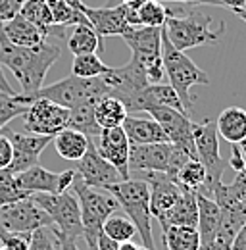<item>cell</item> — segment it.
<instances>
[{
  "instance_id": "cell-11",
  "label": "cell",
  "mask_w": 246,
  "mask_h": 250,
  "mask_svg": "<svg viewBox=\"0 0 246 250\" xmlns=\"http://www.w3.org/2000/svg\"><path fill=\"white\" fill-rule=\"evenodd\" d=\"M69 110L62 108L48 98H31L23 112V127L33 135L54 137L67 127Z\"/></svg>"
},
{
  "instance_id": "cell-8",
  "label": "cell",
  "mask_w": 246,
  "mask_h": 250,
  "mask_svg": "<svg viewBox=\"0 0 246 250\" xmlns=\"http://www.w3.org/2000/svg\"><path fill=\"white\" fill-rule=\"evenodd\" d=\"M162 29L164 27H131L122 39L131 48V56L143 63L150 83H162L165 69L162 60Z\"/></svg>"
},
{
  "instance_id": "cell-24",
  "label": "cell",
  "mask_w": 246,
  "mask_h": 250,
  "mask_svg": "<svg viewBox=\"0 0 246 250\" xmlns=\"http://www.w3.org/2000/svg\"><path fill=\"white\" fill-rule=\"evenodd\" d=\"M20 16H23L27 21L37 25L39 29H42L48 37L65 39V27H60L54 23L48 0H25V4L20 10Z\"/></svg>"
},
{
  "instance_id": "cell-32",
  "label": "cell",
  "mask_w": 246,
  "mask_h": 250,
  "mask_svg": "<svg viewBox=\"0 0 246 250\" xmlns=\"http://www.w3.org/2000/svg\"><path fill=\"white\" fill-rule=\"evenodd\" d=\"M67 48L73 56L94 54L104 50V42L91 25H73V31L67 37Z\"/></svg>"
},
{
  "instance_id": "cell-6",
  "label": "cell",
  "mask_w": 246,
  "mask_h": 250,
  "mask_svg": "<svg viewBox=\"0 0 246 250\" xmlns=\"http://www.w3.org/2000/svg\"><path fill=\"white\" fill-rule=\"evenodd\" d=\"M106 94H110V89L102 81V75L92 77V79H83V77H77L71 73V75L63 77L62 81L52 83V85H42L41 89H37L31 94L18 93L16 100L20 104L27 106V100H31V98H48L62 108L71 110L73 106H77L79 102H83L91 96H106Z\"/></svg>"
},
{
  "instance_id": "cell-50",
  "label": "cell",
  "mask_w": 246,
  "mask_h": 250,
  "mask_svg": "<svg viewBox=\"0 0 246 250\" xmlns=\"http://www.w3.org/2000/svg\"><path fill=\"white\" fill-rule=\"evenodd\" d=\"M0 91H4V93H10V94H16V91L10 87V83L6 81V75H4V69H2V65H0Z\"/></svg>"
},
{
  "instance_id": "cell-56",
  "label": "cell",
  "mask_w": 246,
  "mask_h": 250,
  "mask_svg": "<svg viewBox=\"0 0 246 250\" xmlns=\"http://www.w3.org/2000/svg\"><path fill=\"white\" fill-rule=\"evenodd\" d=\"M0 250H2V249H0Z\"/></svg>"
},
{
  "instance_id": "cell-38",
  "label": "cell",
  "mask_w": 246,
  "mask_h": 250,
  "mask_svg": "<svg viewBox=\"0 0 246 250\" xmlns=\"http://www.w3.org/2000/svg\"><path fill=\"white\" fill-rule=\"evenodd\" d=\"M16 94L0 91V131L10 124L12 120L23 116V112H25V108H27L25 104H20V102L16 100Z\"/></svg>"
},
{
  "instance_id": "cell-7",
  "label": "cell",
  "mask_w": 246,
  "mask_h": 250,
  "mask_svg": "<svg viewBox=\"0 0 246 250\" xmlns=\"http://www.w3.org/2000/svg\"><path fill=\"white\" fill-rule=\"evenodd\" d=\"M33 202L39 204L52 219V227L69 239L83 237V221H81V210L75 192L65 190L60 194H48V192H35L31 194Z\"/></svg>"
},
{
  "instance_id": "cell-29",
  "label": "cell",
  "mask_w": 246,
  "mask_h": 250,
  "mask_svg": "<svg viewBox=\"0 0 246 250\" xmlns=\"http://www.w3.org/2000/svg\"><path fill=\"white\" fill-rule=\"evenodd\" d=\"M52 141H54L56 152H58L63 160L77 162V160H81L83 154L87 152L89 143H91V137H87V135H83V133H79V131H75V129L65 127L58 135H54Z\"/></svg>"
},
{
  "instance_id": "cell-17",
  "label": "cell",
  "mask_w": 246,
  "mask_h": 250,
  "mask_svg": "<svg viewBox=\"0 0 246 250\" xmlns=\"http://www.w3.org/2000/svg\"><path fill=\"white\" fill-rule=\"evenodd\" d=\"M77 177L87 185V187L106 188L114 183L123 181L122 175L118 173V169L108 164L104 158L98 154L94 143H89L87 152L83 154L81 160H77V167H75Z\"/></svg>"
},
{
  "instance_id": "cell-44",
  "label": "cell",
  "mask_w": 246,
  "mask_h": 250,
  "mask_svg": "<svg viewBox=\"0 0 246 250\" xmlns=\"http://www.w3.org/2000/svg\"><path fill=\"white\" fill-rule=\"evenodd\" d=\"M118 247H120V243H116L104 231L98 233V237H96V250H118Z\"/></svg>"
},
{
  "instance_id": "cell-30",
  "label": "cell",
  "mask_w": 246,
  "mask_h": 250,
  "mask_svg": "<svg viewBox=\"0 0 246 250\" xmlns=\"http://www.w3.org/2000/svg\"><path fill=\"white\" fill-rule=\"evenodd\" d=\"M196 202H198V223H196V229L200 233L202 243H208L215 235L217 227H219L221 208H219V204L215 202L214 198H210V196H206L202 192H196Z\"/></svg>"
},
{
  "instance_id": "cell-35",
  "label": "cell",
  "mask_w": 246,
  "mask_h": 250,
  "mask_svg": "<svg viewBox=\"0 0 246 250\" xmlns=\"http://www.w3.org/2000/svg\"><path fill=\"white\" fill-rule=\"evenodd\" d=\"M110 71V65L102 62L98 58V54H81V56H75L73 63H71V73L77 75V77H83V79H92V77H100L104 73Z\"/></svg>"
},
{
  "instance_id": "cell-2",
  "label": "cell",
  "mask_w": 246,
  "mask_h": 250,
  "mask_svg": "<svg viewBox=\"0 0 246 250\" xmlns=\"http://www.w3.org/2000/svg\"><path fill=\"white\" fill-rule=\"evenodd\" d=\"M164 31L177 50L186 52L196 46L219 44L225 35V21H219L217 27H214V18L200 8L188 12L186 16H175L171 10Z\"/></svg>"
},
{
  "instance_id": "cell-28",
  "label": "cell",
  "mask_w": 246,
  "mask_h": 250,
  "mask_svg": "<svg viewBox=\"0 0 246 250\" xmlns=\"http://www.w3.org/2000/svg\"><path fill=\"white\" fill-rule=\"evenodd\" d=\"M165 250H200L202 239L196 227L190 225H165L162 227Z\"/></svg>"
},
{
  "instance_id": "cell-40",
  "label": "cell",
  "mask_w": 246,
  "mask_h": 250,
  "mask_svg": "<svg viewBox=\"0 0 246 250\" xmlns=\"http://www.w3.org/2000/svg\"><path fill=\"white\" fill-rule=\"evenodd\" d=\"M31 233H10L0 231V249L2 250H29Z\"/></svg>"
},
{
  "instance_id": "cell-13",
  "label": "cell",
  "mask_w": 246,
  "mask_h": 250,
  "mask_svg": "<svg viewBox=\"0 0 246 250\" xmlns=\"http://www.w3.org/2000/svg\"><path fill=\"white\" fill-rule=\"evenodd\" d=\"M148 116H152L158 124L162 125L164 133L167 135V141L186 152L192 160H198L194 139H192V120L183 112H177L167 106H152L148 108Z\"/></svg>"
},
{
  "instance_id": "cell-39",
  "label": "cell",
  "mask_w": 246,
  "mask_h": 250,
  "mask_svg": "<svg viewBox=\"0 0 246 250\" xmlns=\"http://www.w3.org/2000/svg\"><path fill=\"white\" fill-rule=\"evenodd\" d=\"M29 250H60V239L54 227H41L33 231Z\"/></svg>"
},
{
  "instance_id": "cell-54",
  "label": "cell",
  "mask_w": 246,
  "mask_h": 250,
  "mask_svg": "<svg viewBox=\"0 0 246 250\" xmlns=\"http://www.w3.org/2000/svg\"><path fill=\"white\" fill-rule=\"evenodd\" d=\"M141 250H150V249H146V247H143V249H141Z\"/></svg>"
},
{
  "instance_id": "cell-14",
  "label": "cell",
  "mask_w": 246,
  "mask_h": 250,
  "mask_svg": "<svg viewBox=\"0 0 246 250\" xmlns=\"http://www.w3.org/2000/svg\"><path fill=\"white\" fill-rule=\"evenodd\" d=\"M67 4L79 8L85 18L89 20L91 27L98 33L102 39L106 37H122L123 33L131 29V23L127 20V6H104V8H92L87 6L83 0H65Z\"/></svg>"
},
{
  "instance_id": "cell-5",
  "label": "cell",
  "mask_w": 246,
  "mask_h": 250,
  "mask_svg": "<svg viewBox=\"0 0 246 250\" xmlns=\"http://www.w3.org/2000/svg\"><path fill=\"white\" fill-rule=\"evenodd\" d=\"M73 192L77 196L79 202V210H81V221H83V237L87 239L89 250H96V237L102 231L104 221L110 218L112 214L118 212L120 204L116 200V196L106 190V188L87 187L75 173L73 179Z\"/></svg>"
},
{
  "instance_id": "cell-1",
  "label": "cell",
  "mask_w": 246,
  "mask_h": 250,
  "mask_svg": "<svg viewBox=\"0 0 246 250\" xmlns=\"http://www.w3.org/2000/svg\"><path fill=\"white\" fill-rule=\"evenodd\" d=\"M62 48L48 39L37 46H16L0 29V65L8 67L18 79L21 94H31L42 87L48 69L58 62Z\"/></svg>"
},
{
  "instance_id": "cell-42",
  "label": "cell",
  "mask_w": 246,
  "mask_h": 250,
  "mask_svg": "<svg viewBox=\"0 0 246 250\" xmlns=\"http://www.w3.org/2000/svg\"><path fill=\"white\" fill-rule=\"evenodd\" d=\"M12 143L6 133H0V169H6L12 162Z\"/></svg>"
},
{
  "instance_id": "cell-52",
  "label": "cell",
  "mask_w": 246,
  "mask_h": 250,
  "mask_svg": "<svg viewBox=\"0 0 246 250\" xmlns=\"http://www.w3.org/2000/svg\"><path fill=\"white\" fill-rule=\"evenodd\" d=\"M231 12H233L237 18H241L243 21H246V4L243 6V8H237V10H231Z\"/></svg>"
},
{
  "instance_id": "cell-16",
  "label": "cell",
  "mask_w": 246,
  "mask_h": 250,
  "mask_svg": "<svg viewBox=\"0 0 246 250\" xmlns=\"http://www.w3.org/2000/svg\"><path fill=\"white\" fill-rule=\"evenodd\" d=\"M16 177H18V183L21 185V188H25L31 194H35V192L60 194V192H65L71 188L73 179H75V169L54 173V171L42 167L41 164H35L29 169L16 173Z\"/></svg>"
},
{
  "instance_id": "cell-9",
  "label": "cell",
  "mask_w": 246,
  "mask_h": 250,
  "mask_svg": "<svg viewBox=\"0 0 246 250\" xmlns=\"http://www.w3.org/2000/svg\"><path fill=\"white\" fill-rule=\"evenodd\" d=\"M192 139H194L198 162L206 169V185L202 194L210 196L215 185L221 183V177L225 171V160L219 154V135H217L214 120L206 118L198 124L192 122Z\"/></svg>"
},
{
  "instance_id": "cell-43",
  "label": "cell",
  "mask_w": 246,
  "mask_h": 250,
  "mask_svg": "<svg viewBox=\"0 0 246 250\" xmlns=\"http://www.w3.org/2000/svg\"><path fill=\"white\" fill-rule=\"evenodd\" d=\"M229 166H231L235 171H241V169L246 166V160H245V156H243V152H241V148H239V145H233V148H231Z\"/></svg>"
},
{
  "instance_id": "cell-57",
  "label": "cell",
  "mask_w": 246,
  "mask_h": 250,
  "mask_svg": "<svg viewBox=\"0 0 246 250\" xmlns=\"http://www.w3.org/2000/svg\"><path fill=\"white\" fill-rule=\"evenodd\" d=\"M164 250H165V249H164Z\"/></svg>"
},
{
  "instance_id": "cell-47",
  "label": "cell",
  "mask_w": 246,
  "mask_h": 250,
  "mask_svg": "<svg viewBox=\"0 0 246 250\" xmlns=\"http://www.w3.org/2000/svg\"><path fill=\"white\" fill-rule=\"evenodd\" d=\"M146 0H106V6H120V4H123V6H127V8H131V10H137L141 4H144Z\"/></svg>"
},
{
  "instance_id": "cell-25",
  "label": "cell",
  "mask_w": 246,
  "mask_h": 250,
  "mask_svg": "<svg viewBox=\"0 0 246 250\" xmlns=\"http://www.w3.org/2000/svg\"><path fill=\"white\" fill-rule=\"evenodd\" d=\"M217 135L231 145H241L246 139V110L241 106L225 108L215 120Z\"/></svg>"
},
{
  "instance_id": "cell-19",
  "label": "cell",
  "mask_w": 246,
  "mask_h": 250,
  "mask_svg": "<svg viewBox=\"0 0 246 250\" xmlns=\"http://www.w3.org/2000/svg\"><path fill=\"white\" fill-rule=\"evenodd\" d=\"M173 145L171 143H150L129 146V171H167Z\"/></svg>"
},
{
  "instance_id": "cell-51",
  "label": "cell",
  "mask_w": 246,
  "mask_h": 250,
  "mask_svg": "<svg viewBox=\"0 0 246 250\" xmlns=\"http://www.w3.org/2000/svg\"><path fill=\"white\" fill-rule=\"evenodd\" d=\"M118 250H141V247L135 245V243H131V241H125V243H120Z\"/></svg>"
},
{
  "instance_id": "cell-3",
  "label": "cell",
  "mask_w": 246,
  "mask_h": 250,
  "mask_svg": "<svg viewBox=\"0 0 246 250\" xmlns=\"http://www.w3.org/2000/svg\"><path fill=\"white\" fill-rule=\"evenodd\" d=\"M110 190L118 204L123 208V212L127 214V218L133 221L137 233L141 235V241L144 243V247L150 250H156L152 235V214H150V188L144 179H125L120 183H114Z\"/></svg>"
},
{
  "instance_id": "cell-31",
  "label": "cell",
  "mask_w": 246,
  "mask_h": 250,
  "mask_svg": "<svg viewBox=\"0 0 246 250\" xmlns=\"http://www.w3.org/2000/svg\"><path fill=\"white\" fill-rule=\"evenodd\" d=\"M127 116H129V112H127L125 104L112 94L98 98V102L94 106V118H96V124L100 125V129L120 127Z\"/></svg>"
},
{
  "instance_id": "cell-22",
  "label": "cell",
  "mask_w": 246,
  "mask_h": 250,
  "mask_svg": "<svg viewBox=\"0 0 246 250\" xmlns=\"http://www.w3.org/2000/svg\"><path fill=\"white\" fill-rule=\"evenodd\" d=\"M0 29L4 33V37L16 46H37V44H41L48 39V35L42 29L33 25L31 21H27L20 14L14 16L12 20L0 23Z\"/></svg>"
},
{
  "instance_id": "cell-10",
  "label": "cell",
  "mask_w": 246,
  "mask_h": 250,
  "mask_svg": "<svg viewBox=\"0 0 246 250\" xmlns=\"http://www.w3.org/2000/svg\"><path fill=\"white\" fill-rule=\"evenodd\" d=\"M102 81L108 85L110 94L120 98L125 104L127 112H133V114L137 110V100L141 93L150 85L143 63L135 60L133 56L122 67H110V71L102 75Z\"/></svg>"
},
{
  "instance_id": "cell-4",
  "label": "cell",
  "mask_w": 246,
  "mask_h": 250,
  "mask_svg": "<svg viewBox=\"0 0 246 250\" xmlns=\"http://www.w3.org/2000/svg\"><path fill=\"white\" fill-rule=\"evenodd\" d=\"M162 60H164V69L169 79V85L181 98L186 114L190 116L192 106H194V96L190 94V89L194 85H210L208 73L200 69L184 52L177 50L169 42L164 29H162Z\"/></svg>"
},
{
  "instance_id": "cell-15",
  "label": "cell",
  "mask_w": 246,
  "mask_h": 250,
  "mask_svg": "<svg viewBox=\"0 0 246 250\" xmlns=\"http://www.w3.org/2000/svg\"><path fill=\"white\" fill-rule=\"evenodd\" d=\"M10 143H12V162L6 167L10 173H21L29 169L31 166L39 164L41 154L44 148L52 143L54 137L48 135H33V133H18V131H6Z\"/></svg>"
},
{
  "instance_id": "cell-18",
  "label": "cell",
  "mask_w": 246,
  "mask_h": 250,
  "mask_svg": "<svg viewBox=\"0 0 246 250\" xmlns=\"http://www.w3.org/2000/svg\"><path fill=\"white\" fill-rule=\"evenodd\" d=\"M96 139H98V143L94 146H96L98 154L118 169L123 181L129 179L131 177V171H129V146H131V143H129L122 125L102 129Z\"/></svg>"
},
{
  "instance_id": "cell-36",
  "label": "cell",
  "mask_w": 246,
  "mask_h": 250,
  "mask_svg": "<svg viewBox=\"0 0 246 250\" xmlns=\"http://www.w3.org/2000/svg\"><path fill=\"white\" fill-rule=\"evenodd\" d=\"M102 231L112 237L116 243H125V241H133V237L137 235V229L133 225V221L129 218H123L118 214H112L110 218L104 221Z\"/></svg>"
},
{
  "instance_id": "cell-41",
  "label": "cell",
  "mask_w": 246,
  "mask_h": 250,
  "mask_svg": "<svg viewBox=\"0 0 246 250\" xmlns=\"http://www.w3.org/2000/svg\"><path fill=\"white\" fill-rule=\"evenodd\" d=\"M23 4H25V0H0V23L18 16Z\"/></svg>"
},
{
  "instance_id": "cell-23",
  "label": "cell",
  "mask_w": 246,
  "mask_h": 250,
  "mask_svg": "<svg viewBox=\"0 0 246 250\" xmlns=\"http://www.w3.org/2000/svg\"><path fill=\"white\" fill-rule=\"evenodd\" d=\"M158 221H160L162 227H165V225H190V227H196V223H198L196 192L183 188V192L173 202V206Z\"/></svg>"
},
{
  "instance_id": "cell-33",
  "label": "cell",
  "mask_w": 246,
  "mask_h": 250,
  "mask_svg": "<svg viewBox=\"0 0 246 250\" xmlns=\"http://www.w3.org/2000/svg\"><path fill=\"white\" fill-rule=\"evenodd\" d=\"M173 181L181 188L192 190V192H202L206 185V169L198 160H188L177 171Z\"/></svg>"
},
{
  "instance_id": "cell-26",
  "label": "cell",
  "mask_w": 246,
  "mask_h": 250,
  "mask_svg": "<svg viewBox=\"0 0 246 250\" xmlns=\"http://www.w3.org/2000/svg\"><path fill=\"white\" fill-rule=\"evenodd\" d=\"M169 12H171V8H167L164 2L146 0L137 10L127 8V20H129L131 27H139V25H143V27H164Z\"/></svg>"
},
{
  "instance_id": "cell-12",
  "label": "cell",
  "mask_w": 246,
  "mask_h": 250,
  "mask_svg": "<svg viewBox=\"0 0 246 250\" xmlns=\"http://www.w3.org/2000/svg\"><path fill=\"white\" fill-rule=\"evenodd\" d=\"M41 227H52V219L31 196L0 206V231L33 233Z\"/></svg>"
},
{
  "instance_id": "cell-49",
  "label": "cell",
  "mask_w": 246,
  "mask_h": 250,
  "mask_svg": "<svg viewBox=\"0 0 246 250\" xmlns=\"http://www.w3.org/2000/svg\"><path fill=\"white\" fill-rule=\"evenodd\" d=\"M246 4V0H219V6H225L229 10H237V8H243Z\"/></svg>"
},
{
  "instance_id": "cell-46",
  "label": "cell",
  "mask_w": 246,
  "mask_h": 250,
  "mask_svg": "<svg viewBox=\"0 0 246 250\" xmlns=\"http://www.w3.org/2000/svg\"><path fill=\"white\" fill-rule=\"evenodd\" d=\"M231 250H246V223L239 229V233L235 235Z\"/></svg>"
},
{
  "instance_id": "cell-27",
  "label": "cell",
  "mask_w": 246,
  "mask_h": 250,
  "mask_svg": "<svg viewBox=\"0 0 246 250\" xmlns=\"http://www.w3.org/2000/svg\"><path fill=\"white\" fill-rule=\"evenodd\" d=\"M98 98L102 96H91L83 102H79L77 106H73L69 110V120H67V127L69 129H75L87 137H98L100 135V125L96 124V118H94V106L98 102Z\"/></svg>"
},
{
  "instance_id": "cell-37",
  "label": "cell",
  "mask_w": 246,
  "mask_h": 250,
  "mask_svg": "<svg viewBox=\"0 0 246 250\" xmlns=\"http://www.w3.org/2000/svg\"><path fill=\"white\" fill-rule=\"evenodd\" d=\"M31 192L18 183L16 173H10L8 169H0V206H6L10 202L21 200V198H29Z\"/></svg>"
},
{
  "instance_id": "cell-34",
  "label": "cell",
  "mask_w": 246,
  "mask_h": 250,
  "mask_svg": "<svg viewBox=\"0 0 246 250\" xmlns=\"http://www.w3.org/2000/svg\"><path fill=\"white\" fill-rule=\"evenodd\" d=\"M48 4H50L52 18H54L56 25L65 27V29H69L73 25H91L89 20L85 18V14L79 8L67 4L65 0H54V2H48Z\"/></svg>"
},
{
  "instance_id": "cell-48",
  "label": "cell",
  "mask_w": 246,
  "mask_h": 250,
  "mask_svg": "<svg viewBox=\"0 0 246 250\" xmlns=\"http://www.w3.org/2000/svg\"><path fill=\"white\" fill-rule=\"evenodd\" d=\"M56 231V229H54ZM56 235H58V239H60V250H81L77 247V243H75V239H69V237H63L60 235L58 231H56Z\"/></svg>"
},
{
  "instance_id": "cell-45",
  "label": "cell",
  "mask_w": 246,
  "mask_h": 250,
  "mask_svg": "<svg viewBox=\"0 0 246 250\" xmlns=\"http://www.w3.org/2000/svg\"><path fill=\"white\" fill-rule=\"evenodd\" d=\"M164 4H184V6H219V0H160Z\"/></svg>"
},
{
  "instance_id": "cell-21",
  "label": "cell",
  "mask_w": 246,
  "mask_h": 250,
  "mask_svg": "<svg viewBox=\"0 0 246 250\" xmlns=\"http://www.w3.org/2000/svg\"><path fill=\"white\" fill-rule=\"evenodd\" d=\"M123 131L129 139L131 145H150V143H169L167 135L164 133L162 125L148 118H137V116H127L122 124Z\"/></svg>"
},
{
  "instance_id": "cell-20",
  "label": "cell",
  "mask_w": 246,
  "mask_h": 250,
  "mask_svg": "<svg viewBox=\"0 0 246 250\" xmlns=\"http://www.w3.org/2000/svg\"><path fill=\"white\" fill-rule=\"evenodd\" d=\"M144 181L150 188V214L152 218L160 219L173 206V202L179 198L183 188L162 171H146Z\"/></svg>"
},
{
  "instance_id": "cell-53",
  "label": "cell",
  "mask_w": 246,
  "mask_h": 250,
  "mask_svg": "<svg viewBox=\"0 0 246 250\" xmlns=\"http://www.w3.org/2000/svg\"><path fill=\"white\" fill-rule=\"evenodd\" d=\"M239 148H241V152H243V156H245V160H246V139L239 145Z\"/></svg>"
},
{
  "instance_id": "cell-55",
  "label": "cell",
  "mask_w": 246,
  "mask_h": 250,
  "mask_svg": "<svg viewBox=\"0 0 246 250\" xmlns=\"http://www.w3.org/2000/svg\"><path fill=\"white\" fill-rule=\"evenodd\" d=\"M48 2H54V0H48Z\"/></svg>"
}]
</instances>
